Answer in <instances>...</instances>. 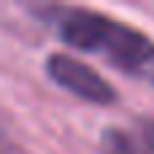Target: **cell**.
I'll list each match as a JSON object with an SVG mask.
<instances>
[{
  "label": "cell",
  "mask_w": 154,
  "mask_h": 154,
  "mask_svg": "<svg viewBox=\"0 0 154 154\" xmlns=\"http://www.w3.org/2000/svg\"><path fill=\"white\" fill-rule=\"evenodd\" d=\"M138 135H141L146 152L154 154V119H141L138 122Z\"/></svg>",
  "instance_id": "cell-4"
},
{
  "label": "cell",
  "mask_w": 154,
  "mask_h": 154,
  "mask_svg": "<svg viewBox=\"0 0 154 154\" xmlns=\"http://www.w3.org/2000/svg\"><path fill=\"white\" fill-rule=\"evenodd\" d=\"M46 76L68 89L70 95L87 100V103H95V106H108L116 100V89L89 65H84L81 60L70 57V54H49L46 57Z\"/></svg>",
  "instance_id": "cell-2"
},
{
  "label": "cell",
  "mask_w": 154,
  "mask_h": 154,
  "mask_svg": "<svg viewBox=\"0 0 154 154\" xmlns=\"http://www.w3.org/2000/svg\"><path fill=\"white\" fill-rule=\"evenodd\" d=\"M38 14L68 46L100 54L122 73L154 87V41L141 30L89 8H41Z\"/></svg>",
  "instance_id": "cell-1"
},
{
  "label": "cell",
  "mask_w": 154,
  "mask_h": 154,
  "mask_svg": "<svg viewBox=\"0 0 154 154\" xmlns=\"http://www.w3.org/2000/svg\"><path fill=\"white\" fill-rule=\"evenodd\" d=\"M100 154H149L141 135L125 127H106L100 135Z\"/></svg>",
  "instance_id": "cell-3"
}]
</instances>
